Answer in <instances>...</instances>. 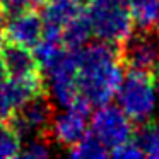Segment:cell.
I'll return each instance as SVG.
<instances>
[{"mask_svg":"<svg viewBox=\"0 0 159 159\" xmlns=\"http://www.w3.org/2000/svg\"><path fill=\"white\" fill-rule=\"evenodd\" d=\"M12 113H14V106H12L9 94L5 91V79H2L0 80V123L7 121Z\"/></svg>","mask_w":159,"mask_h":159,"instance_id":"d6986e66","label":"cell"},{"mask_svg":"<svg viewBox=\"0 0 159 159\" xmlns=\"http://www.w3.org/2000/svg\"><path fill=\"white\" fill-rule=\"evenodd\" d=\"M75 57L79 94L91 106L110 103L125 75L120 50L106 41L87 43L75 50Z\"/></svg>","mask_w":159,"mask_h":159,"instance_id":"6da1fadb","label":"cell"},{"mask_svg":"<svg viewBox=\"0 0 159 159\" xmlns=\"http://www.w3.org/2000/svg\"><path fill=\"white\" fill-rule=\"evenodd\" d=\"M0 65L9 79H33L41 77V67L31 48L9 43L0 48Z\"/></svg>","mask_w":159,"mask_h":159,"instance_id":"30bf717a","label":"cell"},{"mask_svg":"<svg viewBox=\"0 0 159 159\" xmlns=\"http://www.w3.org/2000/svg\"><path fill=\"white\" fill-rule=\"evenodd\" d=\"M128 11L137 29H152L157 21L159 0H127Z\"/></svg>","mask_w":159,"mask_h":159,"instance_id":"4fadbf2b","label":"cell"},{"mask_svg":"<svg viewBox=\"0 0 159 159\" xmlns=\"http://www.w3.org/2000/svg\"><path fill=\"white\" fill-rule=\"evenodd\" d=\"M156 33H157V36H159V16H157V21H156Z\"/></svg>","mask_w":159,"mask_h":159,"instance_id":"cb8c5ba5","label":"cell"},{"mask_svg":"<svg viewBox=\"0 0 159 159\" xmlns=\"http://www.w3.org/2000/svg\"><path fill=\"white\" fill-rule=\"evenodd\" d=\"M110 154L113 156V157H118V159H140V157H144V154H142V151L139 149V145L135 144L134 139H130L128 142L118 145V147L111 149Z\"/></svg>","mask_w":159,"mask_h":159,"instance_id":"ac0fdd59","label":"cell"},{"mask_svg":"<svg viewBox=\"0 0 159 159\" xmlns=\"http://www.w3.org/2000/svg\"><path fill=\"white\" fill-rule=\"evenodd\" d=\"M86 14L99 41L120 46L134 31L127 0H87Z\"/></svg>","mask_w":159,"mask_h":159,"instance_id":"3957f363","label":"cell"},{"mask_svg":"<svg viewBox=\"0 0 159 159\" xmlns=\"http://www.w3.org/2000/svg\"><path fill=\"white\" fill-rule=\"evenodd\" d=\"M48 0H0L7 11H17V9H36L45 5Z\"/></svg>","mask_w":159,"mask_h":159,"instance_id":"ffe728a7","label":"cell"},{"mask_svg":"<svg viewBox=\"0 0 159 159\" xmlns=\"http://www.w3.org/2000/svg\"><path fill=\"white\" fill-rule=\"evenodd\" d=\"M157 125H159V120H157Z\"/></svg>","mask_w":159,"mask_h":159,"instance_id":"d4e9b609","label":"cell"},{"mask_svg":"<svg viewBox=\"0 0 159 159\" xmlns=\"http://www.w3.org/2000/svg\"><path fill=\"white\" fill-rule=\"evenodd\" d=\"M43 17L34 9H17L11 17L5 19V38L9 43L34 48V45L43 38Z\"/></svg>","mask_w":159,"mask_h":159,"instance_id":"9c48e42d","label":"cell"},{"mask_svg":"<svg viewBox=\"0 0 159 159\" xmlns=\"http://www.w3.org/2000/svg\"><path fill=\"white\" fill-rule=\"evenodd\" d=\"M53 154L52 144H50L46 135H36V137H29L26 144H22L19 157L26 159H45Z\"/></svg>","mask_w":159,"mask_h":159,"instance_id":"e0dca14e","label":"cell"},{"mask_svg":"<svg viewBox=\"0 0 159 159\" xmlns=\"http://www.w3.org/2000/svg\"><path fill=\"white\" fill-rule=\"evenodd\" d=\"M53 103L45 93L31 98L24 104L14 110L9 118V123L16 128L22 137H36V135H46L53 120Z\"/></svg>","mask_w":159,"mask_h":159,"instance_id":"52a82bcc","label":"cell"},{"mask_svg":"<svg viewBox=\"0 0 159 159\" xmlns=\"http://www.w3.org/2000/svg\"><path fill=\"white\" fill-rule=\"evenodd\" d=\"M89 110H91V104L82 96H79L72 104L65 106L60 113L53 115L52 125H50V130H48L52 134V139L58 145L67 149H70L74 144H77L87 134Z\"/></svg>","mask_w":159,"mask_h":159,"instance_id":"8992f818","label":"cell"},{"mask_svg":"<svg viewBox=\"0 0 159 159\" xmlns=\"http://www.w3.org/2000/svg\"><path fill=\"white\" fill-rule=\"evenodd\" d=\"M91 36H93V28H91L86 11L79 14L75 19H72L62 29V43L67 50H80L89 43Z\"/></svg>","mask_w":159,"mask_h":159,"instance_id":"7c38bea8","label":"cell"},{"mask_svg":"<svg viewBox=\"0 0 159 159\" xmlns=\"http://www.w3.org/2000/svg\"><path fill=\"white\" fill-rule=\"evenodd\" d=\"M134 140L142 151L144 157L159 159V125L149 123V121L142 123Z\"/></svg>","mask_w":159,"mask_h":159,"instance_id":"5bb4252c","label":"cell"},{"mask_svg":"<svg viewBox=\"0 0 159 159\" xmlns=\"http://www.w3.org/2000/svg\"><path fill=\"white\" fill-rule=\"evenodd\" d=\"M69 154L72 157H87V159H101L110 154L108 147L96 137L87 132L77 144H74L69 149Z\"/></svg>","mask_w":159,"mask_h":159,"instance_id":"9a60e30c","label":"cell"},{"mask_svg":"<svg viewBox=\"0 0 159 159\" xmlns=\"http://www.w3.org/2000/svg\"><path fill=\"white\" fill-rule=\"evenodd\" d=\"M116 103L134 123H147L157 108V91L149 72L128 70L116 91Z\"/></svg>","mask_w":159,"mask_h":159,"instance_id":"7a4b0ae2","label":"cell"},{"mask_svg":"<svg viewBox=\"0 0 159 159\" xmlns=\"http://www.w3.org/2000/svg\"><path fill=\"white\" fill-rule=\"evenodd\" d=\"M82 12H84L82 0H48L43 5V12H41L43 24H45L43 34L62 38V29Z\"/></svg>","mask_w":159,"mask_h":159,"instance_id":"8fae6325","label":"cell"},{"mask_svg":"<svg viewBox=\"0 0 159 159\" xmlns=\"http://www.w3.org/2000/svg\"><path fill=\"white\" fill-rule=\"evenodd\" d=\"M154 84H156V91H157V96H159V67L156 69V79H154Z\"/></svg>","mask_w":159,"mask_h":159,"instance_id":"7402d4cb","label":"cell"},{"mask_svg":"<svg viewBox=\"0 0 159 159\" xmlns=\"http://www.w3.org/2000/svg\"><path fill=\"white\" fill-rule=\"evenodd\" d=\"M22 147V139L9 121L0 123V159L17 157Z\"/></svg>","mask_w":159,"mask_h":159,"instance_id":"2e32d148","label":"cell"},{"mask_svg":"<svg viewBox=\"0 0 159 159\" xmlns=\"http://www.w3.org/2000/svg\"><path fill=\"white\" fill-rule=\"evenodd\" d=\"M134 121L125 115L120 106L104 103L98 106V110L91 116V134L96 135L101 142L108 147V151L128 142L134 134Z\"/></svg>","mask_w":159,"mask_h":159,"instance_id":"5b68a950","label":"cell"},{"mask_svg":"<svg viewBox=\"0 0 159 159\" xmlns=\"http://www.w3.org/2000/svg\"><path fill=\"white\" fill-rule=\"evenodd\" d=\"M5 12H7V9L0 4V48L4 46V38H5V19H7Z\"/></svg>","mask_w":159,"mask_h":159,"instance_id":"44dd1931","label":"cell"},{"mask_svg":"<svg viewBox=\"0 0 159 159\" xmlns=\"http://www.w3.org/2000/svg\"><path fill=\"white\" fill-rule=\"evenodd\" d=\"M45 72L50 96L57 104L65 108L80 96L75 50H65L52 65L46 67Z\"/></svg>","mask_w":159,"mask_h":159,"instance_id":"277c9868","label":"cell"},{"mask_svg":"<svg viewBox=\"0 0 159 159\" xmlns=\"http://www.w3.org/2000/svg\"><path fill=\"white\" fill-rule=\"evenodd\" d=\"M5 79V74H4V69H2V65H0V80Z\"/></svg>","mask_w":159,"mask_h":159,"instance_id":"603a6c76","label":"cell"},{"mask_svg":"<svg viewBox=\"0 0 159 159\" xmlns=\"http://www.w3.org/2000/svg\"><path fill=\"white\" fill-rule=\"evenodd\" d=\"M120 57L128 70L156 72L159 67V36L151 29H139L120 45Z\"/></svg>","mask_w":159,"mask_h":159,"instance_id":"ba28073f","label":"cell"}]
</instances>
